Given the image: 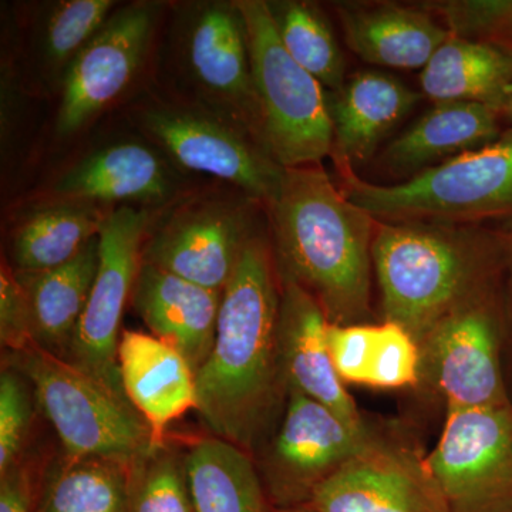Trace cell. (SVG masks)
<instances>
[{
  "label": "cell",
  "mask_w": 512,
  "mask_h": 512,
  "mask_svg": "<svg viewBox=\"0 0 512 512\" xmlns=\"http://www.w3.org/2000/svg\"><path fill=\"white\" fill-rule=\"evenodd\" d=\"M511 90H512V87H511Z\"/></svg>",
  "instance_id": "39"
},
{
  "label": "cell",
  "mask_w": 512,
  "mask_h": 512,
  "mask_svg": "<svg viewBox=\"0 0 512 512\" xmlns=\"http://www.w3.org/2000/svg\"><path fill=\"white\" fill-rule=\"evenodd\" d=\"M268 208L279 274L311 293L332 325L365 323L377 221L342 194L322 165L284 168Z\"/></svg>",
  "instance_id": "2"
},
{
  "label": "cell",
  "mask_w": 512,
  "mask_h": 512,
  "mask_svg": "<svg viewBox=\"0 0 512 512\" xmlns=\"http://www.w3.org/2000/svg\"><path fill=\"white\" fill-rule=\"evenodd\" d=\"M268 245L254 234L222 289L214 346L195 373L197 410L218 439L249 448L274 407L281 291Z\"/></svg>",
  "instance_id": "1"
},
{
  "label": "cell",
  "mask_w": 512,
  "mask_h": 512,
  "mask_svg": "<svg viewBox=\"0 0 512 512\" xmlns=\"http://www.w3.org/2000/svg\"><path fill=\"white\" fill-rule=\"evenodd\" d=\"M0 335L3 346L13 352L35 345L25 292L15 272L6 266L0 276Z\"/></svg>",
  "instance_id": "34"
},
{
  "label": "cell",
  "mask_w": 512,
  "mask_h": 512,
  "mask_svg": "<svg viewBox=\"0 0 512 512\" xmlns=\"http://www.w3.org/2000/svg\"><path fill=\"white\" fill-rule=\"evenodd\" d=\"M512 87V50L451 35L420 70L423 96L437 103L497 107Z\"/></svg>",
  "instance_id": "25"
},
{
  "label": "cell",
  "mask_w": 512,
  "mask_h": 512,
  "mask_svg": "<svg viewBox=\"0 0 512 512\" xmlns=\"http://www.w3.org/2000/svg\"><path fill=\"white\" fill-rule=\"evenodd\" d=\"M171 46L175 77L192 97L188 106L244 131L264 148L247 29L237 3H188L175 19Z\"/></svg>",
  "instance_id": "7"
},
{
  "label": "cell",
  "mask_w": 512,
  "mask_h": 512,
  "mask_svg": "<svg viewBox=\"0 0 512 512\" xmlns=\"http://www.w3.org/2000/svg\"><path fill=\"white\" fill-rule=\"evenodd\" d=\"M150 227V212L128 205L104 218L99 232V268L67 357L124 399L117 362L120 323L128 298L133 296Z\"/></svg>",
  "instance_id": "9"
},
{
  "label": "cell",
  "mask_w": 512,
  "mask_h": 512,
  "mask_svg": "<svg viewBox=\"0 0 512 512\" xmlns=\"http://www.w3.org/2000/svg\"><path fill=\"white\" fill-rule=\"evenodd\" d=\"M116 2L64 0L56 3L45 20L42 55L52 69H63L106 25Z\"/></svg>",
  "instance_id": "30"
},
{
  "label": "cell",
  "mask_w": 512,
  "mask_h": 512,
  "mask_svg": "<svg viewBox=\"0 0 512 512\" xmlns=\"http://www.w3.org/2000/svg\"><path fill=\"white\" fill-rule=\"evenodd\" d=\"M329 352L343 383L373 389H404L423 379L419 342L402 326H339L329 323Z\"/></svg>",
  "instance_id": "23"
},
{
  "label": "cell",
  "mask_w": 512,
  "mask_h": 512,
  "mask_svg": "<svg viewBox=\"0 0 512 512\" xmlns=\"http://www.w3.org/2000/svg\"><path fill=\"white\" fill-rule=\"evenodd\" d=\"M138 463L127 512H194L184 463L165 453H148Z\"/></svg>",
  "instance_id": "32"
},
{
  "label": "cell",
  "mask_w": 512,
  "mask_h": 512,
  "mask_svg": "<svg viewBox=\"0 0 512 512\" xmlns=\"http://www.w3.org/2000/svg\"><path fill=\"white\" fill-rule=\"evenodd\" d=\"M335 9L346 45L359 59L376 66L423 70L451 36L423 6L346 2Z\"/></svg>",
  "instance_id": "19"
},
{
  "label": "cell",
  "mask_w": 512,
  "mask_h": 512,
  "mask_svg": "<svg viewBox=\"0 0 512 512\" xmlns=\"http://www.w3.org/2000/svg\"><path fill=\"white\" fill-rule=\"evenodd\" d=\"M451 35L512 50V0H448L426 2Z\"/></svg>",
  "instance_id": "31"
},
{
  "label": "cell",
  "mask_w": 512,
  "mask_h": 512,
  "mask_svg": "<svg viewBox=\"0 0 512 512\" xmlns=\"http://www.w3.org/2000/svg\"><path fill=\"white\" fill-rule=\"evenodd\" d=\"M423 377L443 394L447 409L511 404L500 362V320L490 291L446 316L420 343Z\"/></svg>",
  "instance_id": "11"
},
{
  "label": "cell",
  "mask_w": 512,
  "mask_h": 512,
  "mask_svg": "<svg viewBox=\"0 0 512 512\" xmlns=\"http://www.w3.org/2000/svg\"><path fill=\"white\" fill-rule=\"evenodd\" d=\"M121 386L160 441L168 424L197 409L195 372L180 352L151 335L124 330L119 343Z\"/></svg>",
  "instance_id": "21"
},
{
  "label": "cell",
  "mask_w": 512,
  "mask_h": 512,
  "mask_svg": "<svg viewBox=\"0 0 512 512\" xmlns=\"http://www.w3.org/2000/svg\"><path fill=\"white\" fill-rule=\"evenodd\" d=\"M501 121L498 111L488 104H434L387 144L379 165L394 177L409 180L421 171L493 143L504 133Z\"/></svg>",
  "instance_id": "22"
},
{
  "label": "cell",
  "mask_w": 512,
  "mask_h": 512,
  "mask_svg": "<svg viewBox=\"0 0 512 512\" xmlns=\"http://www.w3.org/2000/svg\"><path fill=\"white\" fill-rule=\"evenodd\" d=\"M0 512H29L28 488L15 467L2 477Z\"/></svg>",
  "instance_id": "35"
},
{
  "label": "cell",
  "mask_w": 512,
  "mask_h": 512,
  "mask_svg": "<svg viewBox=\"0 0 512 512\" xmlns=\"http://www.w3.org/2000/svg\"><path fill=\"white\" fill-rule=\"evenodd\" d=\"M32 406H30L25 377L16 370H3L0 376V473L2 477L15 467L26 434H28Z\"/></svg>",
  "instance_id": "33"
},
{
  "label": "cell",
  "mask_w": 512,
  "mask_h": 512,
  "mask_svg": "<svg viewBox=\"0 0 512 512\" xmlns=\"http://www.w3.org/2000/svg\"><path fill=\"white\" fill-rule=\"evenodd\" d=\"M426 464L450 512H512V404L447 409Z\"/></svg>",
  "instance_id": "10"
},
{
  "label": "cell",
  "mask_w": 512,
  "mask_h": 512,
  "mask_svg": "<svg viewBox=\"0 0 512 512\" xmlns=\"http://www.w3.org/2000/svg\"><path fill=\"white\" fill-rule=\"evenodd\" d=\"M194 512H266L254 463L231 441L210 439L191 448L184 461Z\"/></svg>",
  "instance_id": "26"
},
{
  "label": "cell",
  "mask_w": 512,
  "mask_h": 512,
  "mask_svg": "<svg viewBox=\"0 0 512 512\" xmlns=\"http://www.w3.org/2000/svg\"><path fill=\"white\" fill-rule=\"evenodd\" d=\"M107 214L89 202L66 200L20 225L12 241L16 272H43L67 264L99 235Z\"/></svg>",
  "instance_id": "27"
},
{
  "label": "cell",
  "mask_w": 512,
  "mask_h": 512,
  "mask_svg": "<svg viewBox=\"0 0 512 512\" xmlns=\"http://www.w3.org/2000/svg\"><path fill=\"white\" fill-rule=\"evenodd\" d=\"M134 121L168 160L192 173L232 184L252 200H274L284 168L254 138L188 104L148 101Z\"/></svg>",
  "instance_id": "8"
},
{
  "label": "cell",
  "mask_w": 512,
  "mask_h": 512,
  "mask_svg": "<svg viewBox=\"0 0 512 512\" xmlns=\"http://www.w3.org/2000/svg\"><path fill=\"white\" fill-rule=\"evenodd\" d=\"M254 237L247 208L225 200L190 202L148 232L143 262L222 291Z\"/></svg>",
  "instance_id": "14"
},
{
  "label": "cell",
  "mask_w": 512,
  "mask_h": 512,
  "mask_svg": "<svg viewBox=\"0 0 512 512\" xmlns=\"http://www.w3.org/2000/svg\"><path fill=\"white\" fill-rule=\"evenodd\" d=\"M328 328L329 320L311 293L282 276L278 322L282 377L288 387L322 403L348 423L362 426L355 400L333 366Z\"/></svg>",
  "instance_id": "16"
},
{
  "label": "cell",
  "mask_w": 512,
  "mask_h": 512,
  "mask_svg": "<svg viewBox=\"0 0 512 512\" xmlns=\"http://www.w3.org/2000/svg\"><path fill=\"white\" fill-rule=\"evenodd\" d=\"M318 512H450L426 458L376 439L313 491Z\"/></svg>",
  "instance_id": "15"
},
{
  "label": "cell",
  "mask_w": 512,
  "mask_h": 512,
  "mask_svg": "<svg viewBox=\"0 0 512 512\" xmlns=\"http://www.w3.org/2000/svg\"><path fill=\"white\" fill-rule=\"evenodd\" d=\"M340 191L377 222L474 225L512 215V128L477 150L392 185L339 170Z\"/></svg>",
  "instance_id": "4"
},
{
  "label": "cell",
  "mask_w": 512,
  "mask_h": 512,
  "mask_svg": "<svg viewBox=\"0 0 512 512\" xmlns=\"http://www.w3.org/2000/svg\"><path fill=\"white\" fill-rule=\"evenodd\" d=\"M375 440L365 424H350L322 403L288 387L284 420L266 461L272 494L279 503L309 504L318 485Z\"/></svg>",
  "instance_id": "13"
},
{
  "label": "cell",
  "mask_w": 512,
  "mask_h": 512,
  "mask_svg": "<svg viewBox=\"0 0 512 512\" xmlns=\"http://www.w3.org/2000/svg\"><path fill=\"white\" fill-rule=\"evenodd\" d=\"M131 298L151 335L180 352L197 373L214 346L222 291L141 262Z\"/></svg>",
  "instance_id": "18"
},
{
  "label": "cell",
  "mask_w": 512,
  "mask_h": 512,
  "mask_svg": "<svg viewBox=\"0 0 512 512\" xmlns=\"http://www.w3.org/2000/svg\"><path fill=\"white\" fill-rule=\"evenodd\" d=\"M421 94L397 77L360 72L336 93H328L332 121V153L336 170L366 164L389 136L419 104Z\"/></svg>",
  "instance_id": "17"
},
{
  "label": "cell",
  "mask_w": 512,
  "mask_h": 512,
  "mask_svg": "<svg viewBox=\"0 0 512 512\" xmlns=\"http://www.w3.org/2000/svg\"><path fill=\"white\" fill-rule=\"evenodd\" d=\"M99 268V235L76 258L43 272H15L37 348L67 360Z\"/></svg>",
  "instance_id": "24"
},
{
  "label": "cell",
  "mask_w": 512,
  "mask_h": 512,
  "mask_svg": "<svg viewBox=\"0 0 512 512\" xmlns=\"http://www.w3.org/2000/svg\"><path fill=\"white\" fill-rule=\"evenodd\" d=\"M64 200L89 204L157 205L177 192V178L160 150L126 141L94 151L66 171L55 184Z\"/></svg>",
  "instance_id": "20"
},
{
  "label": "cell",
  "mask_w": 512,
  "mask_h": 512,
  "mask_svg": "<svg viewBox=\"0 0 512 512\" xmlns=\"http://www.w3.org/2000/svg\"><path fill=\"white\" fill-rule=\"evenodd\" d=\"M276 32L296 63L328 93L346 83V62L329 20L318 5L298 0L268 2Z\"/></svg>",
  "instance_id": "28"
},
{
  "label": "cell",
  "mask_w": 512,
  "mask_h": 512,
  "mask_svg": "<svg viewBox=\"0 0 512 512\" xmlns=\"http://www.w3.org/2000/svg\"><path fill=\"white\" fill-rule=\"evenodd\" d=\"M507 251H508V255H510V264H511V272H512V241L510 242V245H507Z\"/></svg>",
  "instance_id": "37"
},
{
  "label": "cell",
  "mask_w": 512,
  "mask_h": 512,
  "mask_svg": "<svg viewBox=\"0 0 512 512\" xmlns=\"http://www.w3.org/2000/svg\"><path fill=\"white\" fill-rule=\"evenodd\" d=\"M247 29L262 146L282 168L320 165L332 153L328 92L292 59L264 0H237Z\"/></svg>",
  "instance_id": "6"
},
{
  "label": "cell",
  "mask_w": 512,
  "mask_h": 512,
  "mask_svg": "<svg viewBox=\"0 0 512 512\" xmlns=\"http://www.w3.org/2000/svg\"><path fill=\"white\" fill-rule=\"evenodd\" d=\"M289 512H318V511L313 510V508L309 507V505H308V507L303 508V510H296V511H289Z\"/></svg>",
  "instance_id": "38"
},
{
  "label": "cell",
  "mask_w": 512,
  "mask_h": 512,
  "mask_svg": "<svg viewBox=\"0 0 512 512\" xmlns=\"http://www.w3.org/2000/svg\"><path fill=\"white\" fill-rule=\"evenodd\" d=\"M158 10V5L143 2L116 10L74 57L63 73L59 136H72L127 92L146 62Z\"/></svg>",
  "instance_id": "12"
},
{
  "label": "cell",
  "mask_w": 512,
  "mask_h": 512,
  "mask_svg": "<svg viewBox=\"0 0 512 512\" xmlns=\"http://www.w3.org/2000/svg\"><path fill=\"white\" fill-rule=\"evenodd\" d=\"M124 464L77 460L50 484L45 512H127L130 485Z\"/></svg>",
  "instance_id": "29"
},
{
  "label": "cell",
  "mask_w": 512,
  "mask_h": 512,
  "mask_svg": "<svg viewBox=\"0 0 512 512\" xmlns=\"http://www.w3.org/2000/svg\"><path fill=\"white\" fill-rule=\"evenodd\" d=\"M495 110L500 114L501 120L507 121L512 128V90L505 94L504 99L495 107Z\"/></svg>",
  "instance_id": "36"
},
{
  "label": "cell",
  "mask_w": 512,
  "mask_h": 512,
  "mask_svg": "<svg viewBox=\"0 0 512 512\" xmlns=\"http://www.w3.org/2000/svg\"><path fill=\"white\" fill-rule=\"evenodd\" d=\"M10 363L32 384L37 406L72 461L128 466L153 450V431L131 403L69 360L33 345L13 352Z\"/></svg>",
  "instance_id": "5"
},
{
  "label": "cell",
  "mask_w": 512,
  "mask_h": 512,
  "mask_svg": "<svg viewBox=\"0 0 512 512\" xmlns=\"http://www.w3.org/2000/svg\"><path fill=\"white\" fill-rule=\"evenodd\" d=\"M504 249L474 225L377 222L372 259L384 320L420 345L451 312L490 291Z\"/></svg>",
  "instance_id": "3"
}]
</instances>
